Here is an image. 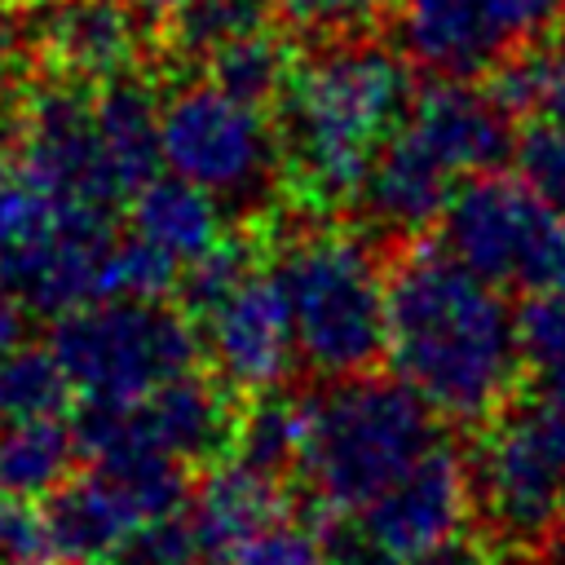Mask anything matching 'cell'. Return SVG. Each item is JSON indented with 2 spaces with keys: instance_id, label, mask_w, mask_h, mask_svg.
Wrapping results in <instances>:
<instances>
[{
  "instance_id": "21",
  "label": "cell",
  "mask_w": 565,
  "mask_h": 565,
  "mask_svg": "<svg viewBox=\"0 0 565 565\" xmlns=\"http://www.w3.org/2000/svg\"><path fill=\"white\" fill-rule=\"evenodd\" d=\"M300 446H305V397L274 388V393L252 397L247 411H238L234 441H230L234 459L260 472L287 477V468L300 463Z\"/></svg>"
},
{
  "instance_id": "17",
  "label": "cell",
  "mask_w": 565,
  "mask_h": 565,
  "mask_svg": "<svg viewBox=\"0 0 565 565\" xmlns=\"http://www.w3.org/2000/svg\"><path fill=\"white\" fill-rule=\"evenodd\" d=\"M282 516H287L282 477L260 472L243 459H225L207 468L190 494V521L207 565H221L234 547H243L252 534H260Z\"/></svg>"
},
{
  "instance_id": "23",
  "label": "cell",
  "mask_w": 565,
  "mask_h": 565,
  "mask_svg": "<svg viewBox=\"0 0 565 565\" xmlns=\"http://www.w3.org/2000/svg\"><path fill=\"white\" fill-rule=\"evenodd\" d=\"M71 393L75 388L49 344L40 349L18 340L9 353H0V424L53 419L62 415Z\"/></svg>"
},
{
  "instance_id": "34",
  "label": "cell",
  "mask_w": 565,
  "mask_h": 565,
  "mask_svg": "<svg viewBox=\"0 0 565 565\" xmlns=\"http://www.w3.org/2000/svg\"><path fill=\"white\" fill-rule=\"evenodd\" d=\"M18 335H22V300L13 296V287L0 274V353H9L18 344Z\"/></svg>"
},
{
  "instance_id": "19",
  "label": "cell",
  "mask_w": 565,
  "mask_h": 565,
  "mask_svg": "<svg viewBox=\"0 0 565 565\" xmlns=\"http://www.w3.org/2000/svg\"><path fill=\"white\" fill-rule=\"evenodd\" d=\"M49 530L57 561L66 565H88V561H110V552L124 543V534L141 521L124 486L93 468L84 477H71L49 494Z\"/></svg>"
},
{
  "instance_id": "31",
  "label": "cell",
  "mask_w": 565,
  "mask_h": 565,
  "mask_svg": "<svg viewBox=\"0 0 565 565\" xmlns=\"http://www.w3.org/2000/svg\"><path fill=\"white\" fill-rule=\"evenodd\" d=\"M539 53H543V110L565 115V18L539 44Z\"/></svg>"
},
{
  "instance_id": "27",
  "label": "cell",
  "mask_w": 565,
  "mask_h": 565,
  "mask_svg": "<svg viewBox=\"0 0 565 565\" xmlns=\"http://www.w3.org/2000/svg\"><path fill=\"white\" fill-rule=\"evenodd\" d=\"M106 565H203V547L194 521L181 512L137 521Z\"/></svg>"
},
{
  "instance_id": "13",
  "label": "cell",
  "mask_w": 565,
  "mask_h": 565,
  "mask_svg": "<svg viewBox=\"0 0 565 565\" xmlns=\"http://www.w3.org/2000/svg\"><path fill=\"white\" fill-rule=\"evenodd\" d=\"M477 512L468 459L437 441L406 477L349 516L327 521V565H415L450 547L463 521Z\"/></svg>"
},
{
  "instance_id": "14",
  "label": "cell",
  "mask_w": 565,
  "mask_h": 565,
  "mask_svg": "<svg viewBox=\"0 0 565 565\" xmlns=\"http://www.w3.org/2000/svg\"><path fill=\"white\" fill-rule=\"evenodd\" d=\"M234 393L212 375L181 371L177 380L132 402H84L75 437L93 463L163 455L190 468L212 455H225L234 441Z\"/></svg>"
},
{
  "instance_id": "3",
  "label": "cell",
  "mask_w": 565,
  "mask_h": 565,
  "mask_svg": "<svg viewBox=\"0 0 565 565\" xmlns=\"http://www.w3.org/2000/svg\"><path fill=\"white\" fill-rule=\"evenodd\" d=\"M124 212L71 190L18 146H0V274L31 313L119 296Z\"/></svg>"
},
{
  "instance_id": "28",
  "label": "cell",
  "mask_w": 565,
  "mask_h": 565,
  "mask_svg": "<svg viewBox=\"0 0 565 565\" xmlns=\"http://www.w3.org/2000/svg\"><path fill=\"white\" fill-rule=\"evenodd\" d=\"M53 530L49 512L35 499L0 494V565H53Z\"/></svg>"
},
{
  "instance_id": "12",
  "label": "cell",
  "mask_w": 565,
  "mask_h": 565,
  "mask_svg": "<svg viewBox=\"0 0 565 565\" xmlns=\"http://www.w3.org/2000/svg\"><path fill=\"white\" fill-rule=\"evenodd\" d=\"M441 243L499 291H552L565 287V212L539 199L521 177L481 172L468 177L441 221Z\"/></svg>"
},
{
  "instance_id": "10",
  "label": "cell",
  "mask_w": 565,
  "mask_h": 565,
  "mask_svg": "<svg viewBox=\"0 0 565 565\" xmlns=\"http://www.w3.org/2000/svg\"><path fill=\"white\" fill-rule=\"evenodd\" d=\"M49 349L84 402L146 397L181 371H194L203 353L190 313L163 305V296L88 300L53 322Z\"/></svg>"
},
{
  "instance_id": "1",
  "label": "cell",
  "mask_w": 565,
  "mask_h": 565,
  "mask_svg": "<svg viewBox=\"0 0 565 565\" xmlns=\"http://www.w3.org/2000/svg\"><path fill=\"white\" fill-rule=\"evenodd\" d=\"M384 358L437 419L481 428L521 388V335L503 291L446 243H411L388 265Z\"/></svg>"
},
{
  "instance_id": "15",
  "label": "cell",
  "mask_w": 565,
  "mask_h": 565,
  "mask_svg": "<svg viewBox=\"0 0 565 565\" xmlns=\"http://www.w3.org/2000/svg\"><path fill=\"white\" fill-rule=\"evenodd\" d=\"M565 0H397L402 53L441 79H486L543 44Z\"/></svg>"
},
{
  "instance_id": "7",
  "label": "cell",
  "mask_w": 565,
  "mask_h": 565,
  "mask_svg": "<svg viewBox=\"0 0 565 565\" xmlns=\"http://www.w3.org/2000/svg\"><path fill=\"white\" fill-rule=\"evenodd\" d=\"M296 353L318 380L362 375L384 358L388 274L366 234L349 225H305L274 252Z\"/></svg>"
},
{
  "instance_id": "24",
  "label": "cell",
  "mask_w": 565,
  "mask_h": 565,
  "mask_svg": "<svg viewBox=\"0 0 565 565\" xmlns=\"http://www.w3.org/2000/svg\"><path fill=\"white\" fill-rule=\"evenodd\" d=\"M137 13L150 18L177 44L212 53L230 35L260 26L265 0H137Z\"/></svg>"
},
{
  "instance_id": "26",
  "label": "cell",
  "mask_w": 565,
  "mask_h": 565,
  "mask_svg": "<svg viewBox=\"0 0 565 565\" xmlns=\"http://www.w3.org/2000/svg\"><path fill=\"white\" fill-rule=\"evenodd\" d=\"M516 335L525 371H534L539 384H565V287L525 296L516 313Z\"/></svg>"
},
{
  "instance_id": "8",
  "label": "cell",
  "mask_w": 565,
  "mask_h": 565,
  "mask_svg": "<svg viewBox=\"0 0 565 565\" xmlns=\"http://www.w3.org/2000/svg\"><path fill=\"white\" fill-rule=\"evenodd\" d=\"M181 291L199 349L230 393L260 397L291 375L300 353L274 265L225 238L181 278Z\"/></svg>"
},
{
  "instance_id": "9",
  "label": "cell",
  "mask_w": 565,
  "mask_h": 565,
  "mask_svg": "<svg viewBox=\"0 0 565 565\" xmlns=\"http://www.w3.org/2000/svg\"><path fill=\"white\" fill-rule=\"evenodd\" d=\"M472 503L508 547H539L565 516V384L516 393L468 455Z\"/></svg>"
},
{
  "instance_id": "36",
  "label": "cell",
  "mask_w": 565,
  "mask_h": 565,
  "mask_svg": "<svg viewBox=\"0 0 565 565\" xmlns=\"http://www.w3.org/2000/svg\"><path fill=\"white\" fill-rule=\"evenodd\" d=\"M4 9H18V13H31V9H57V4H66V0H0Z\"/></svg>"
},
{
  "instance_id": "5",
  "label": "cell",
  "mask_w": 565,
  "mask_h": 565,
  "mask_svg": "<svg viewBox=\"0 0 565 565\" xmlns=\"http://www.w3.org/2000/svg\"><path fill=\"white\" fill-rule=\"evenodd\" d=\"M433 406L397 375H344L305 393L300 481L318 516H349L437 446Z\"/></svg>"
},
{
  "instance_id": "22",
  "label": "cell",
  "mask_w": 565,
  "mask_h": 565,
  "mask_svg": "<svg viewBox=\"0 0 565 565\" xmlns=\"http://www.w3.org/2000/svg\"><path fill=\"white\" fill-rule=\"evenodd\" d=\"M207 57H212L207 75H216L234 93H243L252 102H265V106H278V97H282V88H287V79L296 71L291 44L274 26H265V22L252 26V31L230 35Z\"/></svg>"
},
{
  "instance_id": "18",
  "label": "cell",
  "mask_w": 565,
  "mask_h": 565,
  "mask_svg": "<svg viewBox=\"0 0 565 565\" xmlns=\"http://www.w3.org/2000/svg\"><path fill=\"white\" fill-rule=\"evenodd\" d=\"M146 18L124 0H66L49 9L44 53L71 79H119L132 71Z\"/></svg>"
},
{
  "instance_id": "11",
  "label": "cell",
  "mask_w": 565,
  "mask_h": 565,
  "mask_svg": "<svg viewBox=\"0 0 565 565\" xmlns=\"http://www.w3.org/2000/svg\"><path fill=\"white\" fill-rule=\"evenodd\" d=\"M159 159L230 207L252 203L282 172L278 115L216 75L185 79L159 102Z\"/></svg>"
},
{
  "instance_id": "35",
  "label": "cell",
  "mask_w": 565,
  "mask_h": 565,
  "mask_svg": "<svg viewBox=\"0 0 565 565\" xmlns=\"http://www.w3.org/2000/svg\"><path fill=\"white\" fill-rule=\"evenodd\" d=\"M539 565H565V516L543 534V543H539Z\"/></svg>"
},
{
  "instance_id": "29",
  "label": "cell",
  "mask_w": 565,
  "mask_h": 565,
  "mask_svg": "<svg viewBox=\"0 0 565 565\" xmlns=\"http://www.w3.org/2000/svg\"><path fill=\"white\" fill-rule=\"evenodd\" d=\"M221 565H327V543H322V530H309L282 516L260 534H252L243 547H234Z\"/></svg>"
},
{
  "instance_id": "30",
  "label": "cell",
  "mask_w": 565,
  "mask_h": 565,
  "mask_svg": "<svg viewBox=\"0 0 565 565\" xmlns=\"http://www.w3.org/2000/svg\"><path fill=\"white\" fill-rule=\"evenodd\" d=\"M287 22L296 31H313V35H327V40H340V35H358L366 31L388 0H278Z\"/></svg>"
},
{
  "instance_id": "32",
  "label": "cell",
  "mask_w": 565,
  "mask_h": 565,
  "mask_svg": "<svg viewBox=\"0 0 565 565\" xmlns=\"http://www.w3.org/2000/svg\"><path fill=\"white\" fill-rule=\"evenodd\" d=\"M22 75H18V62L9 57V49H4V40H0V141H4V132L18 124V110H22Z\"/></svg>"
},
{
  "instance_id": "6",
  "label": "cell",
  "mask_w": 565,
  "mask_h": 565,
  "mask_svg": "<svg viewBox=\"0 0 565 565\" xmlns=\"http://www.w3.org/2000/svg\"><path fill=\"white\" fill-rule=\"evenodd\" d=\"M13 146L71 190L124 212L128 199L163 168L159 102L132 75H62L22 102Z\"/></svg>"
},
{
  "instance_id": "16",
  "label": "cell",
  "mask_w": 565,
  "mask_h": 565,
  "mask_svg": "<svg viewBox=\"0 0 565 565\" xmlns=\"http://www.w3.org/2000/svg\"><path fill=\"white\" fill-rule=\"evenodd\" d=\"M225 243V203L207 190L154 172L124 207L119 296H163Z\"/></svg>"
},
{
  "instance_id": "4",
  "label": "cell",
  "mask_w": 565,
  "mask_h": 565,
  "mask_svg": "<svg viewBox=\"0 0 565 565\" xmlns=\"http://www.w3.org/2000/svg\"><path fill=\"white\" fill-rule=\"evenodd\" d=\"M512 115L472 79H433L393 128L362 181V212L388 234H424L441 221L450 194L512 159Z\"/></svg>"
},
{
  "instance_id": "2",
  "label": "cell",
  "mask_w": 565,
  "mask_h": 565,
  "mask_svg": "<svg viewBox=\"0 0 565 565\" xmlns=\"http://www.w3.org/2000/svg\"><path fill=\"white\" fill-rule=\"evenodd\" d=\"M411 97L406 53L380 40L340 35L296 62L274 110L291 190L313 207L358 199Z\"/></svg>"
},
{
  "instance_id": "33",
  "label": "cell",
  "mask_w": 565,
  "mask_h": 565,
  "mask_svg": "<svg viewBox=\"0 0 565 565\" xmlns=\"http://www.w3.org/2000/svg\"><path fill=\"white\" fill-rule=\"evenodd\" d=\"M415 565H503L490 547H481V543H463V539H455L450 547H441V552H433V556H424V561H415Z\"/></svg>"
},
{
  "instance_id": "25",
  "label": "cell",
  "mask_w": 565,
  "mask_h": 565,
  "mask_svg": "<svg viewBox=\"0 0 565 565\" xmlns=\"http://www.w3.org/2000/svg\"><path fill=\"white\" fill-rule=\"evenodd\" d=\"M512 163H516V177L539 199L565 212V115L539 110L521 119L516 141H512Z\"/></svg>"
},
{
  "instance_id": "37",
  "label": "cell",
  "mask_w": 565,
  "mask_h": 565,
  "mask_svg": "<svg viewBox=\"0 0 565 565\" xmlns=\"http://www.w3.org/2000/svg\"><path fill=\"white\" fill-rule=\"evenodd\" d=\"M88 565H97V561H88Z\"/></svg>"
},
{
  "instance_id": "20",
  "label": "cell",
  "mask_w": 565,
  "mask_h": 565,
  "mask_svg": "<svg viewBox=\"0 0 565 565\" xmlns=\"http://www.w3.org/2000/svg\"><path fill=\"white\" fill-rule=\"evenodd\" d=\"M79 455L75 424H62V415L0 424V494L40 503L71 481Z\"/></svg>"
}]
</instances>
